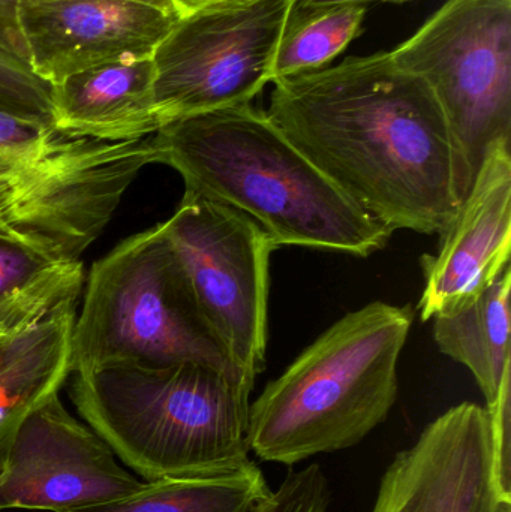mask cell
Instances as JSON below:
<instances>
[{"label": "cell", "instance_id": "cell-1", "mask_svg": "<svg viewBox=\"0 0 511 512\" xmlns=\"http://www.w3.org/2000/svg\"><path fill=\"white\" fill-rule=\"evenodd\" d=\"M273 84L270 119L357 206L393 233L446 230L464 201L461 161L422 78L378 51Z\"/></svg>", "mask_w": 511, "mask_h": 512}, {"label": "cell", "instance_id": "cell-2", "mask_svg": "<svg viewBox=\"0 0 511 512\" xmlns=\"http://www.w3.org/2000/svg\"><path fill=\"white\" fill-rule=\"evenodd\" d=\"M155 140L185 192L239 210L279 248L368 258L392 237L251 102L174 120Z\"/></svg>", "mask_w": 511, "mask_h": 512}, {"label": "cell", "instance_id": "cell-3", "mask_svg": "<svg viewBox=\"0 0 511 512\" xmlns=\"http://www.w3.org/2000/svg\"><path fill=\"white\" fill-rule=\"evenodd\" d=\"M251 388L195 361L75 372L87 426L146 481L212 477L249 462Z\"/></svg>", "mask_w": 511, "mask_h": 512}, {"label": "cell", "instance_id": "cell-4", "mask_svg": "<svg viewBox=\"0 0 511 512\" xmlns=\"http://www.w3.org/2000/svg\"><path fill=\"white\" fill-rule=\"evenodd\" d=\"M416 312L374 301L317 337L249 408V447L293 466L360 444L398 397V361Z\"/></svg>", "mask_w": 511, "mask_h": 512}, {"label": "cell", "instance_id": "cell-5", "mask_svg": "<svg viewBox=\"0 0 511 512\" xmlns=\"http://www.w3.org/2000/svg\"><path fill=\"white\" fill-rule=\"evenodd\" d=\"M84 285L72 330V373L195 361L246 385L201 315L164 224L120 242L93 264Z\"/></svg>", "mask_w": 511, "mask_h": 512}, {"label": "cell", "instance_id": "cell-6", "mask_svg": "<svg viewBox=\"0 0 511 512\" xmlns=\"http://www.w3.org/2000/svg\"><path fill=\"white\" fill-rule=\"evenodd\" d=\"M390 54L440 102L465 200L492 147L511 143V0H446Z\"/></svg>", "mask_w": 511, "mask_h": 512}, {"label": "cell", "instance_id": "cell-7", "mask_svg": "<svg viewBox=\"0 0 511 512\" xmlns=\"http://www.w3.org/2000/svg\"><path fill=\"white\" fill-rule=\"evenodd\" d=\"M164 227L201 315L254 390L266 367L270 256L279 246L239 210L191 192Z\"/></svg>", "mask_w": 511, "mask_h": 512}, {"label": "cell", "instance_id": "cell-8", "mask_svg": "<svg viewBox=\"0 0 511 512\" xmlns=\"http://www.w3.org/2000/svg\"><path fill=\"white\" fill-rule=\"evenodd\" d=\"M293 9L294 0H222L177 21L152 56L161 128L260 95Z\"/></svg>", "mask_w": 511, "mask_h": 512}, {"label": "cell", "instance_id": "cell-9", "mask_svg": "<svg viewBox=\"0 0 511 512\" xmlns=\"http://www.w3.org/2000/svg\"><path fill=\"white\" fill-rule=\"evenodd\" d=\"M141 486L57 394L30 411L9 438L0 469V511L80 510L125 498Z\"/></svg>", "mask_w": 511, "mask_h": 512}, {"label": "cell", "instance_id": "cell-10", "mask_svg": "<svg viewBox=\"0 0 511 512\" xmlns=\"http://www.w3.org/2000/svg\"><path fill=\"white\" fill-rule=\"evenodd\" d=\"M372 512H511L495 471L488 409L464 402L435 418L396 454Z\"/></svg>", "mask_w": 511, "mask_h": 512}, {"label": "cell", "instance_id": "cell-11", "mask_svg": "<svg viewBox=\"0 0 511 512\" xmlns=\"http://www.w3.org/2000/svg\"><path fill=\"white\" fill-rule=\"evenodd\" d=\"M179 15L147 0H20L17 27L36 77L65 78L120 60L152 57Z\"/></svg>", "mask_w": 511, "mask_h": 512}, {"label": "cell", "instance_id": "cell-12", "mask_svg": "<svg viewBox=\"0 0 511 512\" xmlns=\"http://www.w3.org/2000/svg\"><path fill=\"white\" fill-rule=\"evenodd\" d=\"M511 143L492 147L458 213L423 255L420 319L431 321L476 300L510 265Z\"/></svg>", "mask_w": 511, "mask_h": 512}, {"label": "cell", "instance_id": "cell-13", "mask_svg": "<svg viewBox=\"0 0 511 512\" xmlns=\"http://www.w3.org/2000/svg\"><path fill=\"white\" fill-rule=\"evenodd\" d=\"M53 125L99 140L150 137L161 129L152 57L120 60L65 78L53 86Z\"/></svg>", "mask_w": 511, "mask_h": 512}, {"label": "cell", "instance_id": "cell-14", "mask_svg": "<svg viewBox=\"0 0 511 512\" xmlns=\"http://www.w3.org/2000/svg\"><path fill=\"white\" fill-rule=\"evenodd\" d=\"M77 303L0 339V430L14 429L53 396L72 373Z\"/></svg>", "mask_w": 511, "mask_h": 512}, {"label": "cell", "instance_id": "cell-15", "mask_svg": "<svg viewBox=\"0 0 511 512\" xmlns=\"http://www.w3.org/2000/svg\"><path fill=\"white\" fill-rule=\"evenodd\" d=\"M510 286L509 265L476 300L434 318L432 328L440 351L473 373L486 408L497 402L511 375Z\"/></svg>", "mask_w": 511, "mask_h": 512}, {"label": "cell", "instance_id": "cell-16", "mask_svg": "<svg viewBox=\"0 0 511 512\" xmlns=\"http://www.w3.org/2000/svg\"><path fill=\"white\" fill-rule=\"evenodd\" d=\"M84 283L80 259H54L0 239V336L77 303Z\"/></svg>", "mask_w": 511, "mask_h": 512}, {"label": "cell", "instance_id": "cell-17", "mask_svg": "<svg viewBox=\"0 0 511 512\" xmlns=\"http://www.w3.org/2000/svg\"><path fill=\"white\" fill-rule=\"evenodd\" d=\"M270 495L263 471L249 460L227 474L146 481L125 498L68 512H255Z\"/></svg>", "mask_w": 511, "mask_h": 512}, {"label": "cell", "instance_id": "cell-18", "mask_svg": "<svg viewBox=\"0 0 511 512\" xmlns=\"http://www.w3.org/2000/svg\"><path fill=\"white\" fill-rule=\"evenodd\" d=\"M366 6L293 9L276 50L272 83L326 68L363 32Z\"/></svg>", "mask_w": 511, "mask_h": 512}, {"label": "cell", "instance_id": "cell-19", "mask_svg": "<svg viewBox=\"0 0 511 512\" xmlns=\"http://www.w3.org/2000/svg\"><path fill=\"white\" fill-rule=\"evenodd\" d=\"M0 111L53 125V86L0 42Z\"/></svg>", "mask_w": 511, "mask_h": 512}, {"label": "cell", "instance_id": "cell-20", "mask_svg": "<svg viewBox=\"0 0 511 512\" xmlns=\"http://www.w3.org/2000/svg\"><path fill=\"white\" fill-rule=\"evenodd\" d=\"M332 490L323 469L309 465L288 472L281 486L255 512H329Z\"/></svg>", "mask_w": 511, "mask_h": 512}, {"label": "cell", "instance_id": "cell-21", "mask_svg": "<svg viewBox=\"0 0 511 512\" xmlns=\"http://www.w3.org/2000/svg\"><path fill=\"white\" fill-rule=\"evenodd\" d=\"M495 471L503 489L511 495V375L504 381L500 396L489 406Z\"/></svg>", "mask_w": 511, "mask_h": 512}, {"label": "cell", "instance_id": "cell-22", "mask_svg": "<svg viewBox=\"0 0 511 512\" xmlns=\"http://www.w3.org/2000/svg\"><path fill=\"white\" fill-rule=\"evenodd\" d=\"M18 2L20 0H0V42L26 62L23 44H21L20 33H18L17 27ZM147 2L159 3V5L168 6V8L173 9L168 0H147Z\"/></svg>", "mask_w": 511, "mask_h": 512}, {"label": "cell", "instance_id": "cell-23", "mask_svg": "<svg viewBox=\"0 0 511 512\" xmlns=\"http://www.w3.org/2000/svg\"><path fill=\"white\" fill-rule=\"evenodd\" d=\"M407 3L411 0H294V9L326 8V6L362 5L366 3Z\"/></svg>", "mask_w": 511, "mask_h": 512}, {"label": "cell", "instance_id": "cell-24", "mask_svg": "<svg viewBox=\"0 0 511 512\" xmlns=\"http://www.w3.org/2000/svg\"><path fill=\"white\" fill-rule=\"evenodd\" d=\"M170 5L173 6L174 11L179 15L180 20L188 17V15L195 14L207 6L215 5V3L222 2V0H168Z\"/></svg>", "mask_w": 511, "mask_h": 512}, {"label": "cell", "instance_id": "cell-25", "mask_svg": "<svg viewBox=\"0 0 511 512\" xmlns=\"http://www.w3.org/2000/svg\"><path fill=\"white\" fill-rule=\"evenodd\" d=\"M14 429L0 430V469H2L3 456H5L6 445H8L9 438H11Z\"/></svg>", "mask_w": 511, "mask_h": 512}, {"label": "cell", "instance_id": "cell-26", "mask_svg": "<svg viewBox=\"0 0 511 512\" xmlns=\"http://www.w3.org/2000/svg\"><path fill=\"white\" fill-rule=\"evenodd\" d=\"M2 337H5V336H0V339H2Z\"/></svg>", "mask_w": 511, "mask_h": 512}]
</instances>
